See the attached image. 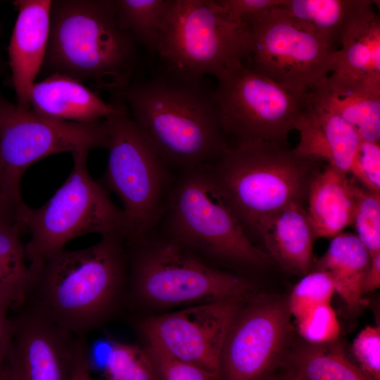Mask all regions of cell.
I'll return each mask as SVG.
<instances>
[{
  "instance_id": "obj_2",
  "label": "cell",
  "mask_w": 380,
  "mask_h": 380,
  "mask_svg": "<svg viewBox=\"0 0 380 380\" xmlns=\"http://www.w3.org/2000/svg\"><path fill=\"white\" fill-rule=\"evenodd\" d=\"M134 122L175 173L208 167L227 145L213 91L167 71L134 80L123 94Z\"/></svg>"
},
{
  "instance_id": "obj_22",
  "label": "cell",
  "mask_w": 380,
  "mask_h": 380,
  "mask_svg": "<svg viewBox=\"0 0 380 380\" xmlns=\"http://www.w3.org/2000/svg\"><path fill=\"white\" fill-rule=\"evenodd\" d=\"M370 261L369 253L357 236L341 232L333 237L325 253L315 262L314 269L330 276L335 292L353 316L368 304L363 298L362 284Z\"/></svg>"
},
{
  "instance_id": "obj_23",
  "label": "cell",
  "mask_w": 380,
  "mask_h": 380,
  "mask_svg": "<svg viewBox=\"0 0 380 380\" xmlns=\"http://www.w3.org/2000/svg\"><path fill=\"white\" fill-rule=\"evenodd\" d=\"M279 372L293 380H371L338 340L317 345L295 338Z\"/></svg>"
},
{
  "instance_id": "obj_25",
  "label": "cell",
  "mask_w": 380,
  "mask_h": 380,
  "mask_svg": "<svg viewBox=\"0 0 380 380\" xmlns=\"http://www.w3.org/2000/svg\"><path fill=\"white\" fill-rule=\"evenodd\" d=\"M357 0H284L281 12L336 50Z\"/></svg>"
},
{
  "instance_id": "obj_29",
  "label": "cell",
  "mask_w": 380,
  "mask_h": 380,
  "mask_svg": "<svg viewBox=\"0 0 380 380\" xmlns=\"http://www.w3.org/2000/svg\"><path fill=\"white\" fill-rule=\"evenodd\" d=\"M355 198L354 224L357 237L370 257L380 253V193L352 182Z\"/></svg>"
},
{
  "instance_id": "obj_37",
  "label": "cell",
  "mask_w": 380,
  "mask_h": 380,
  "mask_svg": "<svg viewBox=\"0 0 380 380\" xmlns=\"http://www.w3.org/2000/svg\"><path fill=\"white\" fill-rule=\"evenodd\" d=\"M380 286V253L371 257L369 268L364 277L362 292L365 295L379 289Z\"/></svg>"
},
{
  "instance_id": "obj_3",
  "label": "cell",
  "mask_w": 380,
  "mask_h": 380,
  "mask_svg": "<svg viewBox=\"0 0 380 380\" xmlns=\"http://www.w3.org/2000/svg\"><path fill=\"white\" fill-rule=\"evenodd\" d=\"M137 44L118 26L115 0H54L42 67L122 98L138 68Z\"/></svg>"
},
{
  "instance_id": "obj_30",
  "label": "cell",
  "mask_w": 380,
  "mask_h": 380,
  "mask_svg": "<svg viewBox=\"0 0 380 380\" xmlns=\"http://www.w3.org/2000/svg\"><path fill=\"white\" fill-rule=\"evenodd\" d=\"M335 288L330 276L314 269L303 276L287 298L291 317L296 319L310 310L331 303Z\"/></svg>"
},
{
  "instance_id": "obj_15",
  "label": "cell",
  "mask_w": 380,
  "mask_h": 380,
  "mask_svg": "<svg viewBox=\"0 0 380 380\" xmlns=\"http://www.w3.org/2000/svg\"><path fill=\"white\" fill-rule=\"evenodd\" d=\"M11 318L5 362L15 380H71L85 336H77L23 304Z\"/></svg>"
},
{
  "instance_id": "obj_34",
  "label": "cell",
  "mask_w": 380,
  "mask_h": 380,
  "mask_svg": "<svg viewBox=\"0 0 380 380\" xmlns=\"http://www.w3.org/2000/svg\"><path fill=\"white\" fill-rule=\"evenodd\" d=\"M351 175L362 186L380 193L379 143L361 140Z\"/></svg>"
},
{
  "instance_id": "obj_43",
  "label": "cell",
  "mask_w": 380,
  "mask_h": 380,
  "mask_svg": "<svg viewBox=\"0 0 380 380\" xmlns=\"http://www.w3.org/2000/svg\"><path fill=\"white\" fill-rule=\"evenodd\" d=\"M0 68H1V59H0ZM1 70V69H0Z\"/></svg>"
},
{
  "instance_id": "obj_31",
  "label": "cell",
  "mask_w": 380,
  "mask_h": 380,
  "mask_svg": "<svg viewBox=\"0 0 380 380\" xmlns=\"http://www.w3.org/2000/svg\"><path fill=\"white\" fill-rule=\"evenodd\" d=\"M295 330L304 341L326 344L338 340L340 324L331 303L315 307L295 319Z\"/></svg>"
},
{
  "instance_id": "obj_21",
  "label": "cell",
  "mask_w": 380,
  "mask_h": 380,
  "mask_svg": "<svg viewBox=\"0 0 380 380\" xmlns=\"http://www.w3.org/2000/svg\"><path fill=\"white\" fill-rule=\"evenodd\" d=\"M306 211L316 239L333 238L353 224L355 198L347 174L328 165L311 180Z\"/></svg>"
},
{
  "instance_id": "obj_28",
  "label": "cell",
  "mask_w": 380,
  "mask_h": 380,
  "mask_svg": "<svg viewBox=\"0 0 380 380\" xmlns=\"http://www.w3.org/2000/svg\"><path fill=\"white\" fill-rule=\"evenodd\" d=\"M104 380H160L144 347L112 341L103 365Z\"/></svg>"
},
{
  "instance_id": "obj_27",
  "label": "cell",
  "mask_w": 380,
  "mask_h": 380,
  "mask_svg": "<svg viewBox=\"0 0 380 380\" xmlns=\"http://www.w3.org/2000/svg\"><path fill=\"white\" fill-rule=\"evenodd\" d=\"M168 0H115L119 27L155 52Z\"/></svg>"
},
{
  "instance_id": "obj_38",
  "label": "cell",
  "mask_w": 380,
  "mask_h": 380,
  "mask_svg": "<svg viewBox=\"0 0 380 380\" xmlns=\"http://www.w3.org/2000/svg\"><path fill=\"white\" fill-rule=\"evenodd\" d=\"M72 378L73 380H93L90 372L89 348L87 343L81 348Z\"/></svg>"
},
{
  "instance_id": "obj_5",
  "label": "cell",
  "mask_w": 380,
  "mask_h": 380,
  "mask_svg": "<svg viewBox=\"0 0 380 380\" xmlns=\"http://www.w3.org/2000/svg\"><path fill=\"white\" fill-rule=\"evenodd\" d=\"M316 161L294 149L258 141L229 146L207 168L251 240L267 217L290 204H303L318 172Z\"/></svg>"
},
{
  "instance_id": "obj_40",
  "label": "cell",
  "mask_w": 380,
  "mask_h": 380,
  "mask_svg": "<svg viewBox=\"0 0 380 380\" xmlns=\"http://www.w3.org/2000/svg\"><path fill=\"white\" fill-rule=\"evenodd\" d=\"M0 380H15L5 362L0 363Z\"/></svg>"
},
{
  "instance_id": "obj_41",
  "label": "cell",
  "mask_w": 380,
  "mask_h": 380,
  "mask_svg": "<svg viewBox=\"0 0 380 380\" xmlns=\"http://www.w3.org/2000/svg\"><path fill=\"white\" fill-rule=\"evenodd\" d=\"M269 380H293L284 374L278 372L274 376L270 378Z\"/></svg>"
},
{
  "instance_id": "obj_32",
  "label": "cell",
  "mask_w": 380,
  "mask_h": 380,
  "mask_svg": "<svg viewBox=\"0 0 380 380\" xmlns=\"http://www.w3.org/2000/svg\"><path fill=\"white\" fill-rule=\"evenodd\" d=\"M144 348L160 380H220L218 375L177 358L153 343L146 342Z\"/></svg>"
},
{
  "instance_id": "obj_17",
  "label": "cell",
  "mask_w": 380,
  "mask_h": 380,
  "mask_svg": "<svg viewBox=\"0 0 380 380\" xmlns=\"http://www.w3.org/2000/svg\"><path fill=\"white\" fill-rule=\"evenodd\" d=\"M27 100L30 109L43 117L73 122H95L108 118L118 111V99L104 101L82 82L53 73L30 87Z\"/></svg>"
},
{
  "instance_id": "obj_13",
  "label": "cell",
  "mask_w": 380,
  "mask_h": 380,
  "mask_svg": "<svg viewBox=\"0 0 380 380\" xmlns=\"http://www.w3.org/2000/svg\"><path fill=\"white\" fill-rule=\"evenodd\" d=\"M287 298L255 293L241 305L222 348L220 380H269L295 340Z\"/></svg>"
},
{
  "instance_id": "obj_24",
  "label": "cell",
  "mask_w": 380,
  "mask_h": 380,
  "mask_svg": "<svg viewBox=\"0 0 380 380\" xmlns=\"http://www.w3.org/2000/svg\"><path fill=\"white\" fill-rule=\"evenodd\" d=\"M18 216L0 220V296L20 307L28 291L32 273L20 238Z\"/></svg>"
},
{
  "instance_id": "obj_36",
  "label": "cell",
  "mask_w": 380,
  "mask_h": 380,
  "mask_svg": "<svg viewBox=\"0 0 380 380\" xmlns=\"http://www.w3.org/2000/svg\"><path fill=\"white\" fill-rule=\"evenodd\" d=\"M11 309L9 301L0 296V363L5 362L11 336V318L8 316Z\"/></svg>"
},
{
  "instance_id": "obj_26",
  "label": "cell",
  "mask_w": 380,
  "mask_h": 380,
  "mask_svg": "<svg viewBox=\"0 0 380 380\" xmlns=\"http://www.w3.org/2000/svg\"><path fill=\"white\" fill-rule=\"evenodd\" d=\"M308 108L324 133L332 157L331 165L346 174H351L362 140L357 132L334 110L310 91Z\"/></svg>"
},
{
  "instance_id": "obj_42",
  "label": "cell",
  "mask_w": 380,
  "mask_h": 380,
  "mask_svg": "<svg viewBox=\"0 0 380 380\" xmlns=\"http://www.w3.org/2000/svg\"><path fill=\"white\" fill-rule=\"evenodd\" d=\"M1 158H0V194H4L1 190Z\"/></svg>"
},
{
  "instance_id": "obj_10",
  "label": "cell",
  "mask_w": 380,
  "mask_h": 380,
  "mask_svg": "<svg viewBox=\"0 0 380 380\" xmlns=\"http://www.w3.org/2000/svg\"><path fill=\"white\" fill-rule=\"evenodd\" d=\"M213 91L220 127L236 143L267 142L285 147L308 103L290 90L239 65L219 76Z\"/></svg>"
},
{
  "instance_id": "obj_18",
  "label": "cell",
  "mask_w": 380,
  "mask_h": 380,
  "mask_svg": "<svg viewBox=\"0 0 380 380\" xmlns=\"http://www.w3.org/2000/svg\"><path fill=\"white\" fill-rule=\"evenodd\" d=\"M255 236L265 253L284 270L304 276L314 269L316 236L303 204L294 203L267 217Z\"/></svg>"
},
{
  "instance_id": "obj_33",
  "label": "cell",
  "mask_w": 380,
  "mask_h": 380,
  "mask_svg": "<svg viewBox=\"0 0 380 380\" xmlns=\"http://www.w3.org/2000/svg\"><path fill=\"white\" fill-rule=\"evenodd\" d=\"M350 357L371 380H380V327L367 326L354 339Z\"/></svg>"
},
{
  "instance_id": "obj_8",
  "label": "cell",
  "mask_w": 380,
  "mask_h": 380,
  "mask_svg": "<svg viewBox=\"0 0 380 380\" xmlns=\"http://www.w3.org/2000/svg\"><path fill=\"white\" fill-rule=\"evenodd\" d=\"M248 48L247 24L217 0H168L155 52L165 71L201 80L243 63Z\"/></svg>"
},
{
  "instance_id": "obj_14",
  "label": "cell",
  "mask_w": 380,
  "mask_h": 380,
  "mask_svg": "<svg viewBox=\"0 0 380 380\" xmlns=\"http://www.w3.org/2000/svg\"><path fill=\"white\" fill-rule=\"evenodd\" d=\"M246 300L224 299L190 305L145 317L138 327L146 342L220 376V357L226 335Z\"/></svg>"
},
{
  "instance_id": "obj_12",
  "label": "cell",
  "mask_w": 380,
  "mask_h": 380,
  "mask_svg": "<svg viewBox=\"0 0 380 380\" xmlns=\"http://www.w3.org/2000/svg\"><path fill=\"white\" fill-rule=\"evenodd\" d=\"M278 6L246 23V65L278 84L306 94L334 71L337 50L283 14Z\"/></svg>"
},
{
  "instance_id": "obj_1",
  "label": "cell",
  "mask_w": 380,
  "mask_h": 380,
  "mask_svg": "<svg viewBox=\"0 0 380 380\" xmlns=\"http://www.w3.org/2000/svg\"><path fill=\"white\" fill-rule=\"evenodd\" d=\"M123 234L101 236L83 249L57 252L32 271L23 304L77 336L109 320L127 295Z\"/></svg>"
},
{
  "instance_id": "obj_19",
  "label": "cell",
  "mask_w": 380,
  "mask_h": 380,
  "mask_svg": "<svg viewBox=\"0 0 380 380\" xmlns=\"http://www.w3.org/2000/svg\"><path fill=\"white\" fill-rule=\"evenodd\" d=\"M374 4L357 0L340 37L332 75L380 84V20Z\"/></svg>"
},
{
  "instance_id": "obj_11",
  "label": "cell",
  "mask_w": 380,
  "mask_h": 380,
  "mask_svg": "<svg viewBox=\"0 0 380 380\" xmlns=\"http://www.w3.org/2000/svg\"><path fill=\"white\" fill-rule=\"evenodd\" d=\"M105 120L82 122L56 120L13 103L0 93L1 190L22 202L20 182L25 170L47 156L106 148Z\"/></svg>"
},
{
  "instance_id": "obj_7",
  "label": "cell",
  "mask_w": 380,
  "mask_h": 380,
  "mask_svg": "<svg viewBox=\"0 0 380 380\" xmlns=\"http://www.w3.org/2000/svg\"><path fill=\"white\" fill-rule=\"evenodd\" d=\"M89 152L82 150L71 154L73 167L69 176L45 204L32 208L21 202L18 206L22 229L30 236L25 250L31 271L78 236L92 233L127 236L122 209L89 173Z\"/></svg>"
},
{
  "instance_id": "obj_16",
  "label": "cell",
  "mask_w": 380,
  "mask_h": 380,
  "mask_svg": "<svg viewBox=\"0 0 380 380\" xmlns=\"http://www.w3.org/2000/svg\"><path fill=\"white\" fill-rule=\"evenodd\" d=\"M51 0H17L18 16L8 46L16 104L30 109L27 93L41 70L48 45Z\"/></svg>"
},
{
  "instance_id": "obj_20",
  "label": "cell",
  "mask_w": 380,
  "mask_h": 380,
  "mask_svg": "<svg viewBox=\"0 0 380 380\" xmlns=\"http://www.w3.org/2000/svg\"><path fill=\"white\" fill-rule=\"evenodd\" d=\"M310 92L353 127L362 140L379 143L380 84L331 75Z\"/></svg>"
},
{
  "instance_id": "obj_4",
  "label": "cell",
  "mask_w": 380,
  "mask_h": 380,
  "mask_svg": "<svg viewBox=\"0 0 380 380\" xmlns=\"http://www.w3.org/2000/svg\"><path fill=\"white\" fill-rule=\"evenodd\" d=\"M152 232L208 263L259 267L271 260L253 243L207 167L176 174L165 211Z\"/></svg>"
},
{
  "instance_id": "obj_35",
  "label": "cell",
  "mask_w": 380,
  "mask_h": 380,
  "mask_svg": "<svg viewBox=\"0 0 380 380\" xmlns=\"http://www.w3.org/2000/svg\"><path fill=\"white\" fill-rule=\"evenodd\" d=\"M232 17L246 23L255 17L272 9L284 0H217Z\"/></svg>"
},
{
  "instance_id": "obj_9",
  "label": "cell",
  "mask_w": 380,
  "mask_h": 380,
  "mask_svg": "<svg viewBox=\"0 0 380 380\" xmlns=\"http://www.w3.org/2000/svg\"><path fill=\"white\" fill-rule=\"evenodd\" d=\"M105 119L108 151L101 184L122 204L127 236L152 232L167 205L176 174L164 163L132 119L123 98Z\"/></svg>"
},
{
  "instance_id": "obj_39",
  "label": "cell",
  "mask_w": 380,
  "mask_h": 380,
  "mask_svg": "<svg viewBox=\"0 0 380 380\" xmlns=\"http://www.w3.org/2000/svg\"><path fill=\"white\" fill-rule=\"evenodd\" d=\"M20 203H17L6 195L0 194V220L17 216Z\"/></svg>"
},
{
  "instance_id": "obj_6",
  "label": "cell",
  "mask_w": 380,
  "mask_h": 380,
  "mask_svg": "<svg viewBox=\"0 0 380 380\" xmlns=\"http://www.w3.org/2000/svg\"><path fill=\"white\" fill-rule=\"evenodd\" d=\"M127 295L131 300L175 307L254 294L248 279L205 262L154 232L126 237Z\"/></svg>"
}]
</instances>
